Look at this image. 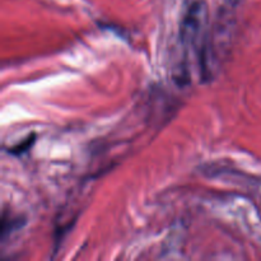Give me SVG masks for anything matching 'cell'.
<instances>
[{
  "instance_id": "obj_1",
  "label": "cell",
  "mask_w": 261,
  "mask_h": 261,
  "mask_svg": "<svg viewBox=\"0 0 261 261\" xmlns=\"http://www.w3.org/2000/svg\"><path fill=\"white\" fill-rule=\"evenodd\" d=\"M208 9L203 0H193L185 8L180 23L181 58L173 69L175 81L181 86L190 82L189 55L194 54L199 60L208 35Z\"/></svg>"
},
{
  "instance_id": "obj_2",
  "label": "cell",
  "mask_w": 261,
  "mask_h": 261,
  "mask_svg": "<svg viewBox=\"0 0 261 261\" xmlns=\"http://www.w3.org/2000/svg\"><path fill=\"white\" fill-rule=\"evenodd\" d=\"M23 223H24V219H22L20 217H13L12 214L9 213V218H7V214L3 212L2 228H0V231H2V241H5L8 234L13 233V232L22 228Z\"/></svg>"
},
{
  "instance_id": "obj_3",
  "label": "cell",
  "mask_w": 261,
  "mask_h": 261,
  "mask_svg": "<svg viewBox=\"0 0 261 261\" xmlns=\"http://www.w3.org/2000/svg\"><path fill=\"white\" fill-rule=\"evenodd\" d=\"M33 142H35V135L27 138V140H23L22 143H18L17 145H14V147L9 148V150H8V152L12 153V154H14V155H20V154H23L24 152H27V150L32 147Z\"/></svg>"
}]
</instances>
